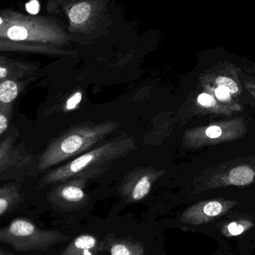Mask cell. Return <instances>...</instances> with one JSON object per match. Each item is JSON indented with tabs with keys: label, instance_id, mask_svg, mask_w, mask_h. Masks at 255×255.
Returning a JSON list of instances; mask_svg holds the SVG:
<instances>
[{
	"label": "cell",
	"instance_id": "1",
	"mask_svg": "<svg viewBox=\"0 0 255 255\" xmlns=\"http://www.w3.org/2000/svg\"><path fill=\"white\" fill-rule=\"evenodd\" d=\"M70 239L60 232L43 230L25 218L13 220L0 229V242L16 252L47 251L51 247Z\"/></svg>",
	"mask_w": 255,
	"mask_h": 255
},
{
	"label": "cell",
	"instance_id": "2",
	"mask_svg": "<svg viewBox=\"0 0 255 255\" xmlns=\"http://www.w3.org/2000/svg\"><path fill=\"white\" fill-rule=\"evenodd\" d=\"M16 128L0 141V181H23L32 175L35 165L32 154L27 151L24 141L16 145Z\"/></svg>",
	"mask_w": 255,
	"mask_h": 255
},
{
	"label": "cell",
	"instance_id": "3",
	"mask_svg": "<svg viewBox=\"0 0 255 255\" xmlns=\"http://www.w3.org/2000/svg\"><path fill=\"white\" fill-rule=\"evenodd\" d=\"M105 129L106 127L84 129L57 139L39 157L37 170H45L79 151H83L101 138Z\"/></svg>",
	"mask_w": 255,
	"mask_h": 255
},
{
	"label": "cell",
	"instance_id": "4",
	"mask_svg": "<svg viewBox=\"0 0 255 255\" xmlns=\"http://www.w3.org/2000/svg\"><path fill=\"white\" fill-rule=\"evenodd\" d=\"M239 67L229 61H223L220 67L214 73L208 84V92L222 106L232 112L243 109L241 100L243 95V87L239 79Z\"/></svg>",
	"mask_w": 255,
	"mask_h": 255
},
{
	"label": "cell",
	"instance_id": "5",
	"mask_svg": "<svg viewBox=\"0 0 255 255\" xmlns=\"http://www.w3.org/2000/svg\"><path fill=\"white\" fill-rule=\"evenodd\" d=\"M0 40L16 43L45 42L48 35L37 18L13 11H0Z\"/></svg>",
	"mask_w": 255,
	"mask_h": 255
},
{
	"label": "cell",
	"instance_id": "6",
	"mask_svg": "<svg viewBox=\"0 0 255 255\" xmlns=\"http://www.w3.org/2000/svg\"><path fill=\"white\" fill-rule=\"evenodd\" d=\"M247 131V123L243 118L221 121L193 133L196 145L216 144L240 139Z\"/></svg>",
	"mask_w": 255,
	"mask_h": 255
},
{
	"label": "cell",
	"instance_id": "7",
	"mask_svg": "<svg viewBox=\"0 0 255 255\" xmlns=\"http://www.w3.org/2000/svg\"><path fill=\"white\" fill-rule=\"evenodd\" d=\"M255 182V160L223 166L208 180L206 189L238 186L244 187Z\"/></svg>",
	"mask_w": 255,
	"mask_h": 255
},
{
	"label": "cell",
	"instance_id": "8",
	"mask_svg": "<svg viewBox=\"0 0 255 255\" xmlns=\"http://www.w3.org/2000/svg\"><path fill=\"white\" fill-rule=\"evenodd\" d=\"M238 202L225 199H211L199 202L184 211L180 222L190 226H202L226 215Z\"/></svg>",
	"mask_w": 255,
	"mask_h": 255
},
{
	"label": "cell",
	"instance_id": "9",
	"mask_svg": "<svg viewBox=\"0 0 255 255\" xmlns=\"http://www.w3.org/2000/svg\"><path fill=\"white\" fill-rule=\"evenodd\" d=\"M102 252H107L109 255H145L143 244L129 238H118L109 234L103 241Z\"/></svg>",
	"mask_w": 255,
	"mask_h": 255
},
{
	"label": "cell",
	"instance_id": "10",
	"mask_svg": "<svg viewBox=\"0 0 255 255\" xmlns=\"http://www.w3.org/2000/svg\"><path fill=\"white\" fill-rule=\"evenodd\" d=\"M37 66L32 63L16 61L0 55V82L7 79H25L31 77Z\"/></svg>",
	"mask_w": 255,
	"mask_h": 255
},
{
	"label": "cell",
	"instance_id": "11",
	"mask_svg": "<svg viewBox=\"0 0 255 255\" xmlns=\"http://www.w3.org/2000/svg\"><path fill=\"white\" fill-rule=\"evenodd\" d=\"M103 241L93 235H82L73 239L61 255H100Z\"/></svg>",
	"mask_w": 255,
	"mask_h": 255
},
{
	"label": "cell",
	"instance_id": "12",
	"mask_svg": "<svg viewBox=\"0 0 255 255\" xmlns=\"http://www.w3.org/2000/svg\"><path fill=\"white\" fill-rule=\"evenodd\" d=\"M85 195L80 187L75 185L61 187L50 196V201L58 208H69L72 204L79 203L85 199Z\"/></svg>",
	"mask_w": 255,
	"mask_h": 255
},
{
	"label": "cell",
	"instance_id": "13",
	"mask_svg": "<svg viewBox=\"0 0 255 255\" xmlns=\"http://www.w3.org/2000/svg\"><path fill=\"white\" fill-rule=\"evenodd\" d=\"M32 77L25 79H7L0 82V106L13 105L22 90L30 83Z\"/></svg>",
	"mask_w": 255,
	"mask_h": 255
},
{
	"label": "cell",
	"instance_id": "14",
	"mask_svg": "<svg viewBox=\"0 0 255 255\" xmlns=\"http://www.w3.org/2000/svg\"><path fill=\"white\" fill-rule=\"evenodd\" d=\"M198 103L206 110L218 115H232L233 112L220 105L211 93H202L198 97Z\"/></svg>",
	"mask_w": 255,
	"mask_h": 255
},
{
	"label": "cell",
	"instance_id": "15",
	"mask_svg": "<svg viewBox=\"0 0 255 255\" xmlns=\"http://www.w3.org/2000/svg\"><path fill=\"white\" fill-rule=\"evenodd\" d=\"M22 199V193L17 186L11 191L0 196V217L19 205Z\"/></svg>",
	"mask_w": 255,
	"mask_h": 255
},
{
	"label": "cell",
	"instance_id": "16",
	"mask_svg": "<svg viewBox=\"0 0 255 255\" xmlns=\"http://www.w3.org/2000/svg\"><path fill=\"white\" fill-rule=\"evenodd\" d=\"M254 224L249 220H237L231 222L222 227L221 232L227 238L239 236L250 230Z\"/></svg>",
	"mask_w": 255,
	"mask_h": 255
},
{
	"label": "cell",
	"instance_id": "17",
	"mask_svg": "<svg viewBox=\"0 0 255 255\" xmlns=\"http://www.w3.org/2000/svg\"><path fill=\"white\" fill-rule=\"evenodd\" d=\"M91 7L88 3L81 2L75 4L69 12V17L72 22L76 24H82L86 22L91 14Z\"/></svg>",
	"mask_w": 255,
	"mask_h": 255
},
{
	"label": "cell",
	"instance_id": "18",
	"mask_svg": "<svg viewBox=\"0 0 255 255\" xmlns=\"http://www.w3.org/2000/svg\"><path fill=\"white\" fill-rule=\"evenodd\" d=\"M42 51L40 46L28 43H16L0 40V51H16V52H37Z\"/></svg>",
	"mask_w": 255,
	"mask_h": 255
},
{
	"label": "cell",
	"instance_id": "19",
	"mask_svg": "<svg viewBox=\"0 0 255 255\" xmlns=\"http://www.w3.org/2000/svg\"><path fill=\"white\" fill-rule=\"evenodd\" d=\"M150 189H151V182L148 177H142L132 190L131 194H130L132 200L139 201L143 199L149 193Z\"/></svg>",
	"mask_w": 255,
	"mask_h": 255
},
{
	"label": "cell",
	"instance_id": "20",
	"mask_svg": "<svg viewBox=\"0 0 255 255\" xmlns=\"http://www.w3.org/2000/svg\"><path fill=\"white\" fill-rule=\"evenodd\" d=\"M13 113V105L0 106V141L4 132L8 128Z\"/></svg>",
	"mask_w": 255,
	"mask_h": 255
},
{
	"label": "cell",
	"instance_id": "21",
	"mask_svg": "<svg viewBox=\"0 0 255 255\" xmlns=\"http://www.w3.org/2000/svg\"><path fill=\"white\" fill-rule=\"evenodd\" d=\"M82 94L80 92L76 93L74 95L72 96L66 103V109L67 110H72L74 109L77 106V105L80 103L82 100Z\"/></svg>",
	"mask_w": 255,
	"mask_h": 255
},
{
	"label": "cell",
	"instance_id": "22",
	"mask_svg": "<svg viewBox=\"0 0 255 255\" xmlns=\"http://www.w3.org/2000/svg\"><path fill=\"white\" fill-rule=\"evenodd\" d=\"M244 86H245L246 90L248 91L249 94L255 98V81L246 80L244 82Z\"/></svg>",
	"mask_w": 255,
	"mask_h": 255
},
{
	"label": "cell",
	"instance_id": "23",
	"mask_svg": "<svg viewBox=\"0 0 255 255\" xmlns=\"http://www.w3.org/2000/svg\"><path fill=\"white\" fill-rule=\"evenodd\" d=\"M16 186L15 185H8L5 186V187H1L0 188V196L1 195L4 194V193H8V192L11 191L13 189L16 187Z\"/></svg>",
	"mask_w": 255,
	"mask_h": 255
},
{
	"label": "cell",
	"instance_id": "24",
	"mask_svg": "<svg viewBox=\"0 0 255 255\" xmlns=\"http://www.w3.org/2000/svg\"><path fill=\"white\" fill-rule=\"evenodd\" d=\"M244 71L247 74H255V63H253V64L247 66L244 69Z\"/></svg>",
	"mask_w": 255,
	"mask_h": 255
},
{
	"label": "cell",
	"instance_id": "25",
	"mask_svg": "<svg viewBox=\"0 0 255 255\" xmlns=\"http://www.w3.org/2000/svg\"><path fill=\"white\" fill-rule=\"evenodd\" d=\"M0 255H13L12 254H10V253H7V252L2 251V250H0Z\"/></svg>",
	"mask_w": 255,
	"mask_h": 255
}]
</instances>
